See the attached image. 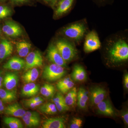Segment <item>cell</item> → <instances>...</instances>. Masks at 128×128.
Returning <instances> with one entry per match:
<instances>
[{
	"instance_id": "cell-17",
	"label": "cell",
	"mask_w": 128,
	"mask_h": 128,
	"mask_svg": "<svg viewBox=\"0 0 128 128\" xmlns=\"http://www.w3.org/2000/svg\"><path fill=\"white\" fill-rule=\"evenodd\" d=\"M89 100L88 92L84 88H80L77 92L76 102L79 108L83 110L86 109Z\"/></svg>"
},
{
	"instance_id": "cell-14",
	"label": "cell",
	"mask_w": 128,
	"mask_h": 128,
	"mask_svg": "<svg viewBox=\"0 0 128 128\" xmlns=\"http://www.w3.org/2000/svg\"><path fill=\"white\" fill-rule=\"evenodd\" d=\"M19 81V76L15 72H6L3 79V84L6 89L11 90L16 87Z\"/></svg>"
},
{
	"instance_id": "cell-6",
	"label": "cell",
	"mask_w": 128,
	"mask_h": 128,
	"mask_svg": "<svg viewBox=\"0 0 128 128\" xmlns=\"http://www.w3.org/2000/svg\"><path fill=\"white\" fill-rule=\"evenodd\" d=\"M76 0H58L53 8L54 18H58L67 14L73 8Z\"/></svg>"
},
{
	"instance_id": "cell-10",
	"label": "cell",
	"mask_w": 128,
	"mask_h": 128,
	"mask_svg": "<svg viewBox=\"0 0 128 128\" xmlns=\"http://www.w3.org/2000/svg\"><path fill=\"white\" fill-rule=\"evenodd\" d=\"M107 92L103 88L97 86L90 89L89 95V102L92 106L97 105L105 99Z\"/></svg>"
},
{
	"instance_id": "cell-31",
	"label": "cell",
	"mask_w": 128,
	"mask_h": 128,
	"mask_svg": "<svg viewBox=\"0 0 128 128\" xmlns=\"http://www.w3.org/2000/svg\"><path fill=\"white\" fill-rule=\"evenodd\" d=\"M82 120L79 118H73L70 122V128H80L82 127Z\"/></svg>"
},
{
	"instance_id": "cell-5",
	"label": "cell",
	"mask_w": 128,
	"mask_h": 128,
	"mask_svg": "<svg viewBox=\"0 0 128 128\" xmlns=\"http://www.w3.org/2000/svg\"><path fill=\"white\" fill-rule=\"evenodd\" d=\"M101 46V43L97 33L94 30L88 32L85 37L84 44L85 52H92L100 48Z\"/></svg>"
},
{
	"instance_id": "cell-42",
	"label": "cell",
	"mask_w": 128,
	"mask_h": 128,
	"mask_svg": "<svg viewBox=\"0 0 128 128\" xmlns=\"http://www.w3.org/2000/svg\"><path fill=\"white\" fill-rule=\"evenodd\" d=\"M7 0H0V2H4Z\"/></svg>"
},
{
	"instance_id": "cell-39",
	"label": "cell",
	"mask_w": 128,
	"mask_h": 128,
	"mask_svg": "<svg viewBox=\"0 0 128 128\" xmlns=\"http://www.w3.org/2000/svg\"><path fill=\"white\" fill-rule=\"evenodd\" d=\"M97 4H105L109 3L112 0H93Z\"/></svg>"
},
{
	"instance_id": "cell-3",
	"label": "cell",
	"mask_w": 128,
	"mask_h": 128,
	"mask_svg": "<svg viewBox=\"0 0 128 128\" xmlns=\"http://www.w3.org/2000/svg\"><path fill=\"white\" fill-rule=\"evenodd\" d=\"M66 62H71L78 56V52L74 44L65 38L58 40L54 43Z\"/></svg>"
},
{
	"instance_id": "cell-32",
	"label": "cell",
	"mask_w": 128,
	"mask_h": 128,
	"mask_svg": "<svg viewBox=\"0 0 128 128\" xmlns=\"http://www.w3.org/2000/svg\"><path fill=\"white\" fill-rule=\"evenodd\" d=\"M44 100L34 102H26L23 101L24 105L25 107L28 108H34L41 105L43 103Z\"/></svg>"
},
{
	"instance_id": "cell-18",
	"label": "cell",
	"mask_w": 128,
	"mask_h": 128,
	"mask_svg": "<svg viewBox=\"0 0 128 128\" xmlns=\"http://www.w3.org/2000/svg\"><path fill=\"white\" fill-rule=\"evenodd\" d=\"M13 50L11 43L7 39H2L0 42V59L3 60L9 57Z\"/></svg>"
},
{
	"instance_id": "cell-25",
	"label": "cell",
	"mask_w": 128,
	"mask_h": 128,
	"mask_svg": "<svg viewBox=\"0 0 128 128\" xmlns=\"http://www.w3.org/2000/svg\"><path fill=\"white\" fill-rule=\"evenodd\" d=\"M77 90L76 87H73L69 91L64 98L65 101L69 107H73L77 102Z\"/></svg>"
},
{
	"instance_id": "cell-30",
	"label": "cell",
	"mask_w": 128,
	"mask_h": 128,
	"mask_svg": "<svg viewBox=\"0 0 128 128\" xmlns=\"http://www.w3.org/2000/svg\"><path fill=\"white\" fill-rule=\"evenodd\" d=\"M12 9L6 5H0V19L10 16L12 14Z\"/></svg>"
},
{
	"instance_id": "cell-24",
	"label": "cell",
	"mask_w": 128,
	"mask_h": 128,
	"mask_svg": "<svg viewBox=\"0 0 128 128\" xmlns=\"http://www.w3.org/2000/svg\"><path fill=\"white\" fill-rule=\"evenodd\" d=\"M32 44L26 41H21L16 43V49L18 55L21 57H26L30 52Z\"/></svg>"
},
{
	"instance_id": "cell-37",
	"label": "cell",
	"mask_w": 128,
	"mask_h": 128,
	"mask_svg": "<svg viewBox=\"0 0 128 128\" xmlns=\"http://www.w3.org/2000/svg\"><path fill=\"white\" fill-rule=\"evenodd\" d=\"M47 4L53 8L58 0H43Z\"/></svg>"
},
{
	"instance_id": "cell-12",
	"label": "cell",
	"mask_w": 128,
	"mask_h": 128,
	"mask_svg": "<svg viewBox=\"0 0 128 128\" xmlns=\"http://www.w3.org/2000/svg\"><path fill=\"white\" fill-rule=\"evenodd\" d=\"M25 62L20 57L14 56L8 60L3 65V67L6 70H20L24 68Z\"/></svg>"
},
{
	"instance_id": "cell-41",
	"label": "cell",
	"mask_w": 128,
	"mask_h": 128,
	"mask_svg": "<svg viewBox=\"0 0 128 128\" xmlns=\"http://www.w3.org/2000/svg\"><path fill=\"white\" fill-rule=\"evenodd\" d=\"M2 72L1 70H0V88L2 86L3 82V78L2 77Z\"/></svg>"
},
{
	"instance_id": "cell-40",
	"label": "cell",
	"mask_w": 128,
	"mask_h": 128,
	"mask_svg": "<svg viewBox=\"0 0 128 128\" xmlns=\"http://www.w3.org/2000/svg\"><path fill=\"white\" fill-rule=\"evenodd\" d=\"M5 108L3 104V102L0 98V114H1L4 112Z\"/></svg>"
},
{
	"instance_id": "cell-15",
	"label": "cell",
	"mask_w": 128,
	"mask_h": 128,
	"mask_svg": "<svg viewBox=\"0 0 128 128\" xmlns=\"http://www.w3.org/2000/svg\"><path fill=\"white\" fill-rule=\"evenodd\" d=\"M26 111L19 104L15 103L9 105L5 108L4 112L9 116L22 118L25 114Z\"/></svg>"
},
{
	"instance_id": "cell-11",
	"label": "cell",
	"mask_w": 128,
	"mask_h": 128,
	"mask_svg": "<svg viewBox=\"0 0 128 128\" xmlns=\"http://www.w3.org/2000/svg\"><path fill=\"white\" fill-rule=\"evenodd\" d=\"M96 106L98 114L111 117L116 116V112L108 99H104Z\"/></svg>"
},
{
	"instance_id": "cell-36",
	"label": "cell",
	"mask_w": 128,
	"mask_h": 128,
	"mask_svg": "<svg viewBox=\"0 0 128 128\" xmlns=\"http://www.w3.org/2000/svg\"><path fill=\"white\" fill-rule=\"evenodd\" d=\"M30 0H11L12 2L16 5H21L27 3Z\"/></svg>"
},
{
	"instance_id": "cell-4",
	"label": "cell",
	"mask_w": 128,
	"mask_h": 128,
	"mask_svg": "<svg viewBox=\"0 0 128 128\" xmlns=\"http://www.w3.org/2000/svg\"><path fill=\"white\" fill-rule=\"evenodd\" d=\"M64 67L52 64L46 66L44 69L42 78L50 82L60 80L66 74Z\"/></svg>"
},
{
	"instance_id": "cell-34",
	"label": "cell",
	"mask_w": 128,
	"mask_h": 128,
	"mask_svg": "<svg viewBox=\"0 0 128 128\" xmlns=\"http://www.w3.org/2000/svg\"><path fill=\"white\" fill-rule=\"evenodd\" d=\"M24 116L30 118H40L39 114L36 112H26Z\"/></svg>"
},
{
	"instance_id": "cell-16",
	"label": "cell",
	"mask_w": 128,
	"mask_h": 128,
	"mask_svg": "<svg viewBox=\"0 0 128 128\" xmlns=\"http://www.w3.org/2000/svg\"><path fill=\"white\" fill-rule=\"evenodd\" d=\"M71 78L76 82H81L86 80L87 75L84 68L79 64L75 65L72 73Z\"/></svg>"
},
{
	"instance_id": "cell-27",
	"label": "cell",
	"mask_w": 128,
	"mask_h": 128,
	"mask_svg": "<svg viewBox=\"0 0 128 128\" xmlns=\"http://www.w3.org/2000/svg\"><path fill=\"white\" fill-rule=\"evenodd\" d=\"M40 92L45 97L51 98L55 94V88L52 85L46 83L41 87L40 89Z\"/></svg>"
},
{
	"instance_id": "cell-22",
	"label": "cell",
	"mask_w": 128,
	"mask_h": 128,
	"mask_svg": "<svg viewBox=\"0 0 128 128\" xmlns=\"http://www.w3.org/2000/svg\"><path fill=\"white\" fill-rule=\"evenodd\" d=\"M0 98L3 102L9 103L17 98L16 90H5L0 88Z\"/></svg>"
},
{
	"instance_id": "cell-20",
	"label": "cell",
	"mask_w": 128,
	"mask_h": 128,
	"mask_svg": "<svg viewBox=\"0 0 128 128\" xmlns=\"http://www.w3.org/2000/svg\"><path fill=\"white\" fill-rule=\"evenodd\" d=\"M74 84L71 78L66 77L60 80L56 84L58 90L63 94L67 93L74 86Z\"/></svg>"
},
{
	"instance_id": "cell-1",
	"label": "cell",
	"mask_w": 128,
	"mask_h": 128,
	"mask_svg": "<svg viewBox=\"0 0 128 128\" xmlns=\"http://www.w3.org/2000/svg\"><path fill=\"white\" fill-rule=\"evenodd\" d=\"M106 46V59L110 65L118 66L128 61V44L126 39L114 37L108 40Z\"/></svg>"
},
{
	"instance_id": "cell-19",
	"label": "cell",
	"mask_w": 128,
	"mask_h": 128,
	"mask_svg": "<svg viewBox=\"0 0 128 128\" xmlns=\"http://www.w3.org/2000/svg\"><path fill=\"white\" fill-rule=\"evenodd\" d=\"M38 85L33 82L26 83L21 90V95L24 97H32L36 95L39 91Z\"/></svg>"
},
{
	"instance_id": "cell-23",
	"label": "cell",
	"mask_w": 128,
	"mask_h": 128,
	"mask_svg": "<svg viewBox=\"0 0 128 128\" xmlns=\"http://www.w3.org/2000/svg\"><path fill=\"white\" fill-rule=\"evenodd\" d=\"M39 72L38 70L36 68L29 69L22 75V79L25 83L34 82L38 78Z\"/></svg>"
},
{
	"instance_id": "cell-7",
	"label": "cell",
	"mask_w": 128,
	"mask_h": 128,
	"mask_svg": "<svg viewBox=\"0 0 128 128\" xmlns=\"http://www.w3.org/2000/svg\"><path fill=\"white\" fill-rule=\"evenodd\" d=\"M25 67V71L36 67L42 66L43 60L41 53L38 50L28 53L26 58Z\"/></svg>"
},
{
	"instance_id": "cell-33",
	"label": "cell",
	"mask_w": 128,
	"mask_h": 128,
	"mask_svg": "<svg viewBox=\"0 0 128 128\" xmlns=\"http://www.w3.org/2000/svg\"><path fill=\"white\" fill-rule=\"evenodd\" d=\"M121 118L124 124L128 126V112L126 110L122 111L121 112Z\"/></svg>"
},
{
	"instance_id": "cell-21",
	"label": "cell",
	"mask_w": 128,
	"mask_h": 128,
	"mask_svg": "<svg viewBox=\"0 0 128 128\" xmlns=\"http://www.w3.org/2000/svg\"><path fill=\"white\" fill-rule=\"evenodd\" d=\"M52 101L55 104L57 110L60 112H67L70 110V107L66 105L64 98L60 92H57L53 98Z\"/></svg>"
},
{
	"instance_id": "cell-8",
	"label": "cell",
	"mask_w": 128,
	"mask_h": 128,
	"mask_svg": "<svg viewBox=\"0 0 128 128\" xmlns=\"http://www.w3.org/2000/svg\"><path fill=\"white\" fill-rule=\"evenodd\" d=\"M46 57L48 60L52 64L67 67L66 62L63 59L54 44H50L48 47Z\"/></svg>"
},
{
	"instance_id": "cell-9",
	"label": "cell",
	"mask_w": 128,
	"mask_h": 128,
	"mask_svg": "<svg viewBox=\"0 0 128 128\" xmlns=\"http://www.w3.org/2000/svg\"><path fill=\"white\" fill-rule=\"evenodd\" d=\"M2 30L6 36L12 38L20 36L23 32L20 25L14 21L10 20L5 22Z\"/></svg>"
},
{
	"instance_id": "cell-13",
	"label": "cell",
	"mask_w": 128,
	"mask_h": 128,
	"mask_svg": "<svg viewBox=\"0 0 128 128\" xmlns=\"http://www.w3.org/2000/svg\"><path fill=\"white\" fill-rule=\"evenodd\" d=\"M66 120L63 117H57L45 120L42 124V128H65Z\"/></svg>"
},
{
	"instance_id": "cell-43",
	"label": "cell",
	"mask_w": 128,
	"mask_h": 128,
	"mask_svg": "<svg viewBox=\"0 0 128 128\" xmlns=\"http://www.w3.org/2000/svg\"><path fill=\"white\" fill-rule=\"evenodd\" d=\"M1 32H2L0 28V36L1 34Z\"/></svg>"
},
{
	"instance_id": "cell-28",
	"label": "cell",
	"mask_w": 128,
	"mask_h": 128,
	"mask_svg": "<svg viewBox=\"0 0 128 128\" xmlns=\"http://www.w3.org/2000/svg\"><path fill=\"white\" fill-rule=\"evenodd\" d=\"M3 122L10 128H22L23 124L18 118L16 117H6L4 118Z\"/></svg>"
},
{
	"instance_id": "cell-26",
	"label": "cell",
	"mask_w": 128,
	"mask_h": 128,
	"mask_svg": "<svg viewBox=\"0 0 128 128\" xmlns=\"http://www.w3.org/2000/svg\"><path fill=\"white\" fill-rule=\"evenodd\" d=\"M39 109L42 112L49 115L56 114L58 111L54 104L51 102L41 104L40 106Z\"/></svg>"
},
{
	"instance_id": "cell-2",
	"label": "cell",
	"mask_w": 128,
	"mask_h": 128,
	"mask_svg": "<svg viewBox=\"0 0 128 128\" xmlns=\"http://www.w3.org/2000/svg\"><path fill=\"white\" fill-rule=\"evenodd\" d=\"M87 23L83 20L70 24L64 27L61 31L65 38L74 44L80 43L88 33Z\"/></svg>"
},
{
	"instance_id": "cell-35",
	"label": "cell",
	"mask_w": 128,
	"mask_h": 128,
	"mask_svg": "<svg viewBox=\"0 0 128 128\" xmlns=\"http://www.w3.org/2000/svg\"><path fill=\"white\" fill-rule=\"evenodd\" d=\"M42 100H44V99L41 97L36 96L30 99L24 100L23 101L26 102H38V101Z\"/></svg>"
},
{
	"instance_id": "cell-29",
	"label": "cell",
	"mask_w": 128,
	"mask_h": 128,
	"mask_svg": "<svg viewBox=\"0 0 128 128\" xmlns=\"http://www.w3.org/2000/svg\"><path fill=\"white\" fill-rule=\"evenodd\" d=\"M22 118L25 125L28 128L38 127L40 124V118H30L25 116L24 115Z\"/></svg>"
},
{
	"instance_id": "cell-38",
	"label": "cell",
	"mask_w": 128,
	"mask_h": 128,
	"mask_svg": "<svg viewBox=\"0 0 128 128\" xmlns=\"http://www.w3.org/2000/svg\"><path fill=\"white\" fill-rule=\"evenodd\" d=\"M124 87L126 89H128V73H125L124 76Z\"/></svg>"
}]
</instances>
